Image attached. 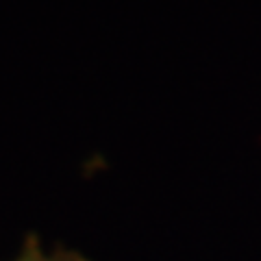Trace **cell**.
I'll return each instance as SVG.
<instances>
[{
	"mask_svg": "<svg viewBox=\"0 0 261 261\" xmlns=\"http://www.w3.org/2000/svg\"><path fill=\"white\" fill-rule=\"evenodd\" d=\"M13 261H92V259H87L83 252L65 248V246H55L50 252H46L42 248V242H39L37 235L29 233L27 238H24L20 255Z\"/></svg>",
	"mask_w": 261,
	"mask_h": 261,
	"instance_id": "obj_1",
	"label": "cell"
}]
</instances>
